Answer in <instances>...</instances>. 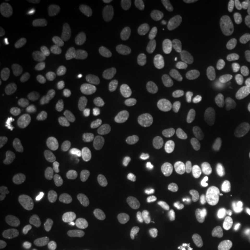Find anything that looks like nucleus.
<instances>
[{"mask_svg":"<svg viewBox=\"0 0 250 250\" xmlns=\"http://www.w3.org/2000/svg\"><path fill=\"white\" fill-rule=\"evenodd\" d=\"M74 195H76V186L71 181H65L56 188L50 197V202L52 205L61 206L70 202Z\"/></svg>","mask_w":250,"mask_h":250,"instance_id":"5701e85b","label":"nucleus"},{"mask_svg":"<svg viewBox=\"0 0 250 250\" xmlns=\"http://www.w3.org/2000/svg\"><path fill=\"white\" fill-rule=\"evenodd\" d=\"M204 190H205V188L203 186L197 187L196 188V193H203V192H204Z\"/></svg>","mask_w":250,"mask_h":250,"instance_id":"f704fd0d","label":"nucleus"},{"mask_svg":"<svg viewBox=\"0 0 250 250\" xmlns=\"http://www.w3.org/2000/svg\"><path fill=\"white\" fill-rule=\"evenodd\" d=\"M42 213L39 208H27L15 215L12 223V228L18 237H28L33 235L42 226Z\"/></svg>","mask_w":250,"mask_h":250,"instance_id":"6e6552de","label":"nucleus"},{"mask_svg":"<svg viewBox=\"0 0 250 250\" xmlns=\"http://www.w3.org/2000/svg\"><path fill=\"white\" fill-rule=\"evenodd\" d=\"M215 101V88L208 80L199 81L188 95V107L196 114L208 111Z\"/></svg>","mask_w":250,"mask_h":250,"instance_id":"39448f33","label":"nucleus"},{"mask_svg":"<svg viewBox=\"0 0 250 250\" xmlns=\"http://www.w3.org/2000/svg\"><path fill=\"white\" fill-rule=\"evenodd\" d=\"M26 176L20 169H12L1 180V193L6 201L14 203L22 196Z\"/></svg>","mask_w":250,"mask_h":250,"instance_id":"4468645a","label":"nucleus"},{"mask_svg":"<svg viewBox=\"0 0 250 250\" xmlns=\"http://www.w3.org/2000/svg\"><path fill=\"white\" fill-rule=\"evenodd\" d=\"M162 208L159 202H151L144 208L143 217L146 224H154L161 218Z\"/></svg>","mask_w":250,"mask_h":250,"instance_id":"a878e982","label":"nucleus"},{"mask_svg":"<svg viewBox=\"0 0 250 250\" xmlns=\"http://www.w3.org/2000/svg\"><path fill=\"white\" fill-rule=\"evenodd\" d=\"M29 171L33 179V183L37 190L44 191L51 188L57 180V169L42 159H35L29 164Z\"/></svg>","mask_w":250,"mask_h":250,"instance_id":"9d476101","label":"nucleus"},{"mask_svg":"<svg viewBox=\"0 0 250 250\" xmlns=\"http://www.w3.org/2000/svg\"><path fill=\"white\" fill-rule=\"evenodd\" d=\"M131 102L138 112L148 117H154L160 112V105L154 96L145 90H136L131 94Z\"/></svg>","mask_w":250,"mask_h":250,"instance_id":"2eb2a0df","label":"nucleus"},{"mask_svg":"<svg viewBox=\"0 0 250 250\" xmlns=\"http://www.w3.org/2000/svg\"><path fill=\"white\" fill-rule=\"evenodd\" d=\"M201 224L206 234L215 237L229 236L241 227V219L232 211L210 208L202 215Z\"/></svg>","mask_w":250,"mask_h":250,"instance_id":"f03ea898","label":"nucleus"},{"mask_svg":"<svg viewBox=\"0 0 250 250\" xmlns=\"http://www.w3.org/2000/svg\"><path fill=\"white\" fill-rule=\"evenodd\" d=\"M101 250H121V249L117 247L115 239H111V240H108V241L104 243V246L102 247Z\"/></svg>","mask_w":250,"mask_h":250,"instance_id":"2f4dec72","label":"nucleus"},{"mask_svg":"<svg viewBox=\"0 0 250 250\" xmlns=\"http://www.w3.org/2000/svg\"><path fill=\"white\" fill-rule=\"evenodd\" d=\"M197 250H219L217 245L212 241H204L199 245L198 249Z\"/></svg>","mask_w":250,"mask_h":250,"instance_id":"7c9ffc66","label":"nucleus"},{"mask_svg":"<svg viewBox=\"0 0 250 250\" xmlns=\"http://www.w3.org/2000/svg\"><path fill=\"white\" fill-rule=\"evenodd\" d=\"M118 62L116 50L110 46H96L87 49L81 54V62L87 67L112 66Z\"/></svg>","mask_w":250,"mask_h":250,"instance_id":"ddd939ff","label":"nucleus"},{"mask_svg":"<svg viewBox=\"0 0 250 250\" xmlns=\"http://www.w3.org/2000/svg\"><path fill=\"white\" fill-rule=\"evenodd\" d=\"M220 136L218 130L211 125L195 124L190 126L188 145L192 148H212L219 143Z\"/></svg>","mask_w":250,"mask_h":250,"instance_id":"f8f14e48","label":"nucleus"},{"mask_svg":"<svg viewBox=\"0 0 250 250\" xmlns=\"http://www.w3.org/2000/svg\"><path fill=\"white\" fill-rule=\"evenodd\" d=\"M81 143L83 148L89 153L95 154H107L115 147V142L103 129L99 127H88L81 132Z\"/></svg>","mask_w":250,"mask_h":250,"instance_id":"0eeeda50","label":"nucleus"},{"mask_svg":"<svg viewBox=\"0 0 250 250\" xmlns=\"http://www.w3.org/2000/svg\"><path fill=\"white\" fill-rule=\"evenodd\" d=\"M179 77L174 62L169 58L162 57L156 66V78L153 96L159 103L170 101L177 92Z\"/></svg>","mask_w":250,"mask_h":250,"instance_id":"7ed1b4c3","label":"nucleus"},{"mask_svg":"<svg viewBox=\"0 0 250 250\" xmlns=\"http://www.w3.org/2000/svg\"><path fill=\"white\" fill-rule=\"evenodd\" d=\"M159 237H160L161 241L166 243H171L179 236V232H177V228L175 227V225L170 223H162L159 225L158 228Z\"/></svg>","mask_w":250,"mask_h":250,"instance_id":"bb28decb","label":"nucleus"},{"mask_svg":"<svg viewBox=\"0 0 250 250\" xmlns=\"http://www.w3.org/2000/svg\"><path fill=\"white\" fill-rule=\"evenodd\" d=\"M234 250H250V243H248V242L241 243V245L237 246Z\"/></svg>","mask_w":250,"mask_h":250,"instance_id":"473e14b6","label":"nucleus"},{"mask_svg":"<svg viewBox=\"0 0 250 250\" xmlns=\"http://www.w3.org/2000/svg\"><path fill=\"white\" fill-rule=\"evenodd\" d=\"M190 136V125L183 117L175 118L171 122L164 136V144L166 149H176L188 145Z\"/></svg>","mask_w":250,"mask_h":250,"instance_id":"9b49d317","label":"nucleus"},{"mask_svg":"<svg viewBox=\"0 0 250 250\" xmlns=\"http://www.w3.org/2000/svg\"><path fill=\"white\" fill-rule=\"evenodd\" d=\"M102 129L107 132L115 143L120 142L125 136V127L114 115H104L101 120Z\"/></svg>","mask_w":250,"mask_h":250,"instance_id":"b1692460","label":"nucleus"},{"mask_svg":"<svg viewBox=\"0 0 250 250\" xmlns=\"http://www.w3.org/2000/svg\"><path fill=\"white\" fill-rule=\"evenodd\" d=\"M66 107V99L61 94H55L46 99L37 109V117L41 121H49L57 116Z\"/></svg>","mask_w":250,"mask_h":250,"instance_id":"f3484780","label":"nucleus"},{"mask_svg":"<svg viewBox=\"0 0 250 250\" xmlns=\"http://www.w3.org/2000/svg\"><path fill=\"white\" fill-rule=\"evenodd\" d=\"M12 85H13V79H12L11 74L8 73L7 70L1 67L0 68V92L9 89Z\"/></svg>","mask_w":250,"mask_h":250,"instance_id":"cd10ccee","label":"nucleus"},{"mask_svg":"<svg viewBox=\"0 0 250 250\" xmlns=\"http://www.w3.org/2000/svg\"><path fill=\"white\" fill-rule=\"evenodd\" d=\"M198 23L208 35L219 42H226L230 37V26L228 21L214 12H202L198 17Z\"/></svg>","mask_w":250,"mask_h":250,"instance_id":"1a4fd4ad","label":"nucleus"},{"mask_svg":"<svg viewBox=\"0 0 250 250\" xmlns=\"http://www.w3.org/2000/svg\"><path fill=\"white\" fill-rule=\"evenodd\" d=\"M166 180V170L162 166L154 164L148 166L147 169L144 171L142 186L146 190H153L164 186Z\"/></svg>","mask_w":250,"mask_h":250,"instance_id":"6ab92c4d","label":"nucleus"},{"mask_svg":"<svg viewBox=\"0 0 250 250\" xmlns=\"http://www.w3.org/2000/svg\"><path fill=\"white\" fill-rule=\"evenodd\" d=\"M115 192L118 199L124 203L133 202L139 196L140 187L136 181L130 179H124L118 181L115 186Z\"/></svg>","mask_w":250,"mask_h":250,"instance_id":"aec40b11","label":"nucleus"},{"mask_svg":"<svg viewBox=\"0 0 250 250\" xmlns=\"http://www.w3.org/2000/svg\"><path fill=\"white\" fill-rule=\"evenodd\" d=\"M125 125L131 133L140 137H147L154 131V124H153L151 117L138 111L127 117Z\"/></svg>","mask_w":250,"mask_h":250,"instance_id":"a211bd4d","label":"nucleus"},{"mask_svg":"<svg viewBox=\"0 0 250 250\" xmlns=\"http://www.w3.org/2000/svg\"><path fill=\"white\" fill-rule=\"evenodd\" d=\"M100 236L95 230L83 228L68 237V243L76 250H93L98 247Z\"/></svg>","mask_w":250,"mask_h":250,"instance_id":"dca6fc26","label":"nucleus"},{"mask_svg":"<svg viewBox=\"0 0 250 250\" xmlns=\"http://www.w3.org/2000/svg\"><path fill=\"white\" fill-rule=\"evenodd\" d=\"M114 168V158L110 154H103L99 155L95 158L87 167V173L90 176H104L110 173Z\"/></svg>","mask_w":250,"mask_h":250,"instance_id":"412c9836","label":"nucleus"},{"mask_svg":"<svg viewBox=\"0 0 250 250\" xmlns=\"http://www.w3.org/2000/svg\"><path fill=\"white\" fill-rule=\"evenodd\" d=\"M88 29V26L85 22H81L79 24H77L76 27H73L70 31L71 35H81V34L86 33V30Z\"/></svg>","mask_w":250,"mask_h":250,"instance_id":"c756f323","label":"nucleus"},{"mask_svg":"<svg viewBox=\"0 0 250 250\" xmlns=\"http://www.w3.org/2000/svg\"><path fill=\"white\" fill-rule=\"evenodd\" d=\"M70 4L77 6L79 8L93 9L99 7L101 1H99V0H77V1L76 0H72V1H70Z\"/></svg>","mask_w":250,"mask_h":250,"instance_id":"c85d7f7f","label":"nucleus"},{"mask_svg":"<svg viewBox=\"0 0 250 250\" xmlns=\"http://www.w3.org/2000/svg\"><path fill=\"white\" fill-rule=\"evenodd\" d=\"M13 98V101H15V107H17V110H20V104L18 103V96H12Z\"/></svg>","mask_w":250,"mask_h":250,"instance_id":"c9c22d12","label":"nucleus"},{"mask_svg":"<svg viewBox=\"0 0 250 250\" xmlns=\"http://www.w3.org/2000/svg\"><path fill=\"white\" fill-rule=\"evenodd\" d=\"M139 235L138 227L134 224H125L118 232L116 239V245L121 250H127L134 245Z\"/></svg>","mask_w":250,"mask_h":250,"instance_id":"4be33fe9","label":"nucleus"},{"mask_svg":"<svg viewBox=\"0 0 250 250\" xmlns=\"http://www.w3.org/2000/svg\"><path fill=\"white\" fill-rule=\"evenodd\" d=\"M247 129H248V132L250 133V118H249L248 123H247Z\"/></svg>","mask_w":250,"mask_h":250,"instance_id":"4c0bfd02","label":"nucleus"},{"mask_svg":"<svg viewBox=\"0 0 250 250\" xmlns=\"http://www.w3.org/2000/svg\"><path fill=\"white\" fill-rule=\"evenodd\" d=\"M148 250H155V249H148Z\"/></svg>","mask_w":250,"mask_h":250,"instance_id":"58836bf2","label":"nucleus"},{"mask_svg":"<svg viewBox=\"0 0 250 250\" xmlns=\"http://www.w3.org/2000/svg\"><path fill=\"white\" fill-rule=\"evenodd\" d=\"M214 199L219 205L228 211L245 212L249 208L250 202L247 193L239 188L223 186L214 191Z\"/></svg>","mask_w":250,"mask_h":250,"instance_id":"423d86ee","label":"nucleus"},{"mask_svg":"<svg viewBox=\"0 0 250 250\" xmlns=\"http://www.w3.org/2000/svg\"><path fill=\"white\" fill-rule=\"evenodd\" d=\"M48 250H70L68 248H66V247H62V246H51Z\"/></svg>","mask_w":250,"mask_h":250,"instance_id":"72a5a7b5","label":"nucleus"},{"mask_svg":"<svg viewBox=\"0 0 250 250\" xmlns=\"http://www.w3.org/2000/svg\"><path fill=\"white\" fill-rule=\"evenodd\" d=\"M0 29L9 42L21 44L29 39L33 23L26 12L18 6H8L0 14Z\"/></svg>","mask_w":250,"mask_h":250,"instance_id":"f257e3e1","label":"nucleus"},{"mask_svg":"<svg viewBox=\"0 0 250 250\" xmlns=\"http://www.w3.org/2000/svg\"><path fill=\"white\" fill-rule=\"evenodd\" d=\"M4 211V201H0V212Z\"/></svg>","mask_w":250,"mask_h":250,"instance_id":"e433bc0d","label":"nucleus"},{"mask_svg":"<svg viewBox=\"0 0 250 250\" xmlns=\"http://www.w3.org/2000/svg\"><path fill=\"white\" fill-rule=\"evenodd\" d=\"M151 26V19L142 12L130 11L121 19V36L124 41H134L143 37Z\"/></svg>","mask_w":250,"mask_h":250,"instance_id":"20e7f679","label":"nucleus"},{"mask_svg":"<svg viewBox=\"0 0 250 250\" xmlns=\"http://www.w3.org/2000/svg\"><path fill=\"white\" fill-rule=\"evenodd\" d=\"M92 199L99 208H103V210H109V208H114L115 205V197L112 196L110 191H108L105 188L102 187L93 189Z\"/></svg>","mask_w":250,"mask_h":250,"instance_id":"393cba45","label":"nucleus"}]
</instances>
